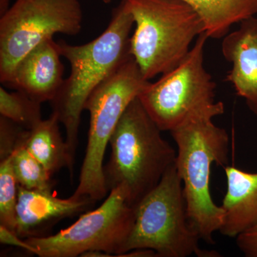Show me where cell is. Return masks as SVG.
I'll return each mask as SVG.
<instances>
[{
  "label": "cell",
  "instance_id": "obj_5",
  "mask_svg": "<svg viewBox=\"0 0 257 257\" xmlns=\"http://www.w3.org/2000/svg\"><path fill=\"white\" fill-rule=\"evenodd\" d=\"M175 163L135 206V224L124 253L150 248L158 257L221 256L199 246L200 239L189 223L183 184Z\"/></svg>",
  "mask_w": 257,
  "mask_h": 257
},
{
  "label": "cell",
  "instance_id": "obj_1",
  "mask_svg": "<svg viewBox=\"0 0 257 257\" xmlns=\"http://www.w3.org/2000/svg\"><path fill=\"white\" fill-rule=\"evenodd\" d=\"M134 19L126 0H121L111 14L109 25L99 36L82 45L64 40L57 43L61 56L70 64V74L51 101L66 132V143L74 165L79 144L81 116L88 98L96 88L130 57V32Z\"/></svg>",
  "mask_w": 257,
  "mask_h": 257
},
{
  "label": "cell",
  "instance_id": "obj_4",
  "mask_svg": "<svg viewBox=\"0 0 257 257\" xmlns=\"http://www.w3.org/2000/svg\"><path fill=\"white\" fill-rule=\"evenodd\" d=\"M136 25L130 53L147 80L170 72L205 32L197 12L182 0H126Z\"/></svg>",
  "mask_w": 257,
  "mask_h": 257
},
{
  "label": "cell",
  "instance_id": "obj_24",
  "mask_svg": "<svg viewBox=\"0 0 257 257\" xmlns=\"http://www.w3.org/2000/svg\"><path fill=\"white\" fill-rule=\"evenodd\" d=\"M103 3H105V4H109L112 0H101Z\"/></svg>",
  "mask_w": 257,
  "mask_h": 257
},
{
  "label": "cell",
  "instance_id": "obj_3",
  "mask_svg": "<svg viewBox=\"0 0 257 257\" xmlns=\"http://www.w3.org/2000/svg\"><path fill=\"white\" fill-rule=\"evenodd\" d=\"M161 132L138 96L126 108L109 141L110 157L104 167L106 188L109 192L124 186L134 207L177 160V152Z\"/></svg>",
  "mask_w": 257,
  "mask_h": 257
},
{
  "label": "cell",
  "instance_id": "obj_17",
  "mask_svg": "<svg viewBox=\"0 0 257 257\" xmlns=\"http://www.w3.org/2000/svg\"><path fill=\"white\" fill-rule=\"evenodd\" d=\"M0 114L30 130L42 120L41 103L21 91L10 92L1 87Z\"/></svg>",
  "mask_w": 257,
  "mask_h": 257
},
{
  "label": "cell",
  "instance_id": "obj_11",
  "mask_svg": "<svg viewBox=\"0 0 257 257\" xmlns=\"http://www.w3.org/2000/svg\"><path fill=\"white\" fill-rule=\"evenodd\" d=\"M61 57L53 38L45 40L19 62L7 87L21 91L41 104L51 102L64 80Z\"/></svg>",
  "mask_w": 257,
  "mask_h": 257
},
{
  "label": "cell",
  "instance_id": "obj_13",
  "mask_svg": "<svg viewBox=\"0 0 257 257\" xmlns=\"http://www.w3.org/2000/svg\"><path fill=\"white\" fill-rule=\"evenodd\" d=\"M227 189L223 199L222 224L219 231L236 238L257 223V173L224 167Z\"/></svg>",
  "mask_w": 257,
  "mask_h": 257
},
{
  "label": "cell",
  "instance_id": "obj_10",
  "mask_svg": "<svg viewBox=\"0 0 257 257\" xmlns=\"http://www.w3.org/2000/svg\"><path fill=\"white\" fill-rule=\"evenodd\" d=\"M95 201L71 196L61 199L52 192L30 190L18 187L15 232L22 239L42 237L55 224L66 218L81 214Z\"/></svg>",
  "mask_w": 257,
  "mask_h": 257
},
{
  "label": "cell",
  "instance_id": "obj_6",
  "mask_svg": "<svg viewBox=\"0 0 257 257\" xmlns=\"http://www.w3.org/2000/svg\"><path fill=\"white\" fill-rule=\"evenodd\" d=\"M150 82L132 57L88 98L84 106L90 116L87 145L74 197L90 198L95 202L106 197L109 191L103 164L106 147L126 108Z\"/></svg>",
  "mask_w": 257,
  "mask_h": 257
},
{
  "label": "cell",
  "instance_id": "obj_2",
  "mask_svg": "<svg viewBox=\"0 0 257 257\" xmlns=\"http://www.w3.org/2000/svg\"><path fill=\"white\" fill-rule=\"evenodd\" d=\"M224 112V103L217 101L170 132L177 144L175 165L183 184L189 223L199 239L211 245L215 243L213 236L220 229L224 216L222 207L211 195V165L228 166L229 143L227 132L212 120Z\"/></svg>",
  "mask_w": 257,
  "mask_h": 257
},
{
  "label": "cell",
  "instance_id": "obj_8",
  "mask_svg": "<svg viewBox=\"0 0 257 257\" xmlns=\"http://www.w3.org/2000/svg\"><path fill=\"white\" fill-rule=\"evenodd\" d=\"M79 0H16L0 18V81L7 86L19 62L55 34L76 36L82 28Z\"/></svg>",
  "mask_w": 257,
  "mask_h": 257
},
{
  "label": "cell",
  "instance_id": "obj_7",
  "mask_svg": "<svg viewBox=\"0 0 257 257\" xmlns=\"http://www.w3.org/2000/svg\"><path fill=\"white\" fill-rule=\"evenodd\" d=\"M135 209L128 202V191L119 186L109 191L100 207L87 211L78 220L57 234L25 239L32 254L40 257H76L91 251L111 256L124 253L133 231Z\"/></svg>",
  "mask_w": 257,
  "mask_h": 257
},
{
  "label": "cell",
  "instance_id": "obj_23",
  "mask_svg": "<svg viewBox=\"0 0 257 257\" xmlns=\"http://www.w3.org/2000/svg\"><path fill=\"white\" fill-rule=\"evenodd\" d=\"M10 0H0V16H3L9 10Z\"/></svg>",
  "mask_w": 257,
  "mask_h": 257
},
{
  "label": "cell",
  "instance_id": "obj_9",
  "mask_svg": "<svg viewBox=\"0 0 257 257\" xmlns=\"http://www.w3.org/2000/svg\"><path fill=\"white\" fill-rule=\"evenodd\" d=\"M209 38L201 34L178 66L149 83L139 99L162 131H172L191 115L215 105L216 83L204 65Z\"/></svg>",
  "mask_w": 257,
  "mask_h": 257
},
{
  "label": "cell",
  "instance_id": "obj_14",
  "mask_svg": "<svg viewBox=\"0 0 257 257\" xmlns=\"http://www.w3.org/2000/svg\"><path fill=\"white\" fill-rule=\"evenodd\" d=\"M60 123L57 115L53 113L48 119H42L29 130L26 147L51 175L67 167L72 181L74 165L67 143L61 135Z\"/></svg>",
  "mask_w": 257,
  "mask_h": 257
},
{
  "label": "cell",
  "instance_id": "obj_12",
  "mask_svg": "<svg viewBox=\"0 0 257 257\" xmlns=\"http://www.w3.org/2000/svg\"><path fill=\"white\" fill-rule=\"evenodd\" d=\"M221 52L231 64L226 82L232 84L236 94L257 115V18L242 20L238 30L224 37Z\"/></svg>",
  "mask_w": 257,
  "mask_h": 257
},
{
  "label": "cell",
  "instance_id": "obj_15",
  "mask_svg": "<svg viewBox=\"0 0 257 257\" xmlns=\"http://www.w3.org/2000/svg\"><path fill=\"white\" fill-rule=\"evenodd\" d=\"M202 18L209 37L226 36L234 24L257 14V0H182Z\"/></svg>",
  "mask_w": 257,
  "mask_h": 257
},
{
  "label": "cell",
  "instance_id": "obj_16",
  "mask_svg": "<svg viewBox=\"0 0 257 257\" xmlns=\"http://www.w3.org/2000/svg\"><path fill=\"white\" fill-rule=\"evenodd\" d=\"M13 165L19 186L30 190L52 192L55 185L52 176L29 152L26 143L20 145L13 154Z\"/></svg>",
  "mask_w": 257,
  "mask_h": 257
},
{
  "label": "cell",
  "instance_id": "obj_19",
  "mask_svg": "<svg viewBox=\"0 0 257 257\" xmlns=\"http://www.w3.org/2000/svg\"><path fill=\"white\" fill-rule=\"evenodd\" d=\"M29 130L0 116V160L11 156L22 144L26 143Z\"/></svg>",
  "mask_w": 257,
  "mask_h": 257
},
{
  "label": "cell",
  "instance_id": "obj_20",
  "mask_svg": "<svg viewBox=\"0 0 257 257\" xmlns=\"http://www.w3.org/2000/svg\"><path fill=\"white\" fill-rule=\"evenodd\" d=\"M240 251L246 257H257V223L236 237Z\"/></svg>",
  "mask_w": 257,
  "mask_h": 257
},
{
  "label": "cell",
  "instance_id": "obj_18",
  "mask_svg": "<svg viewBox=\"0 0 257 257\" xmlns=\"http://www.w3.org/2000/svg\"><path fill=\"white\" fill-rule=\"evenodd\" d=\"M18 187L12 155L0 160V225L15 232Z\"/></svg>",
  "mask_w": 257,
  "mask_h": 257
},
{
  "label": "cell",
  "instance_id": "obj_22",
  "mask_svg": "<svg viewBox=\"0 0 257 257\" xmlns=\"http://www.w3.org/2000/svg\"><path fill=\"white\" fill-rule=\"evenodd\" d=\"M121 257H158L156 251L150 248H136L121 254Z\"/></svg>",
  "mask_w": 257,
  "mask_h": 257
},
{
  "label": "cell",
  "instance_id": "obj_21",
  "mask_svg": "<svg viewBox=\"0 0 257 257\" xmlns=\"http://www.w3.org/2000/svg\"><path fill=\"white\" fill-rule=\"evenodd\" d=\"M0 242L3 244L18 246L32 253L31 246L25 239H22L15 231L8 229L3 225H0Z\"/></svg>",
  "mask_w": 257,
  "mask_h": 257
}]
</instances>
